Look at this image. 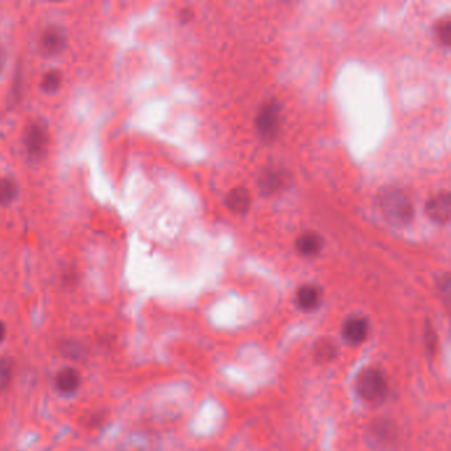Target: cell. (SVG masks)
Segmentation results:
<instances>
[{
  "mask_svg": "<svg viewBox=\"0 0 451 451\" xmlns=\"http://www.w3.org/2000/svg\"><path fill=\"white\" fill-rule=\"evenodd\" d=\"M380 207L385 217L396 225L409 224L415 215L412 201L402 189L385 191L381 195Z\"/></svg>",
  "mask_w": 451,
  "mask_h": 451,
  "instance_id": "1",
  "label": "cell"
},
{
  "mask_svg": "<svg viewBox=\"0 0 451 451\" xmlns=\"http://www.w3.org/2000/svg\"><path fill=\"white\" fill-rule=\"evenodd\" d=\"M386 380L378 369H368L361 375L356 388L361 397L367 401H380L386 393Z\"/></svg>",
  "mask_w": 451,
  "mask_h": 451,
  "instance_id": "2",
  "label": "cell"
},
{
  "mask_svg": "<svg viewBox=\"0 0 451 451\" xmlns=\"http://www.w3.org/2000/svg\"><path fill=\"white\" fill-rule=\"evenodd\" d=\"M281 122V108L275 101L265 104L257 117V130L262 139L273 141L278 131Z\"/></svg>",
  "mask_w": 451,
  "mask_h": 451,
  "instance_id": "3",
  "label": "cell"
},
{
  "mask_svg": "<svg viewBox=\"0 0 451 451\" xmlns=\"http://www.w3.org/2000/svg\"><path fill=\"white\" fill-rule=\"evenodd\" d=\"M49 142V135H48V128L41 124L36 122L32 124L31 126L25 130L24 134V146L27 148V152L32 158H43L44 152L47 151Z\"/></svg>",
  "mask_w": 451,
  "mask_h": 451,
  "instance_id": "4",
  "label": "cell"
},
{
  "mask_svg": "<svg viewBox=\"0 0 451 451\" xmlns=\"http://www.w3.org/2000/svg\"><path fill=\"white\" fill-rule=\"evenodd\" d=\"M426 213L434 221L446 224L450 220V195L442 192L429 200L426 204Z\"/></svg>",
  "mask_w": 451,
  "mask_h": 451,
  "instance_id": "5",
  "label": "cell"
},
{
  "mask_svg": "<svg viewBox=\"0 0 451 451\" xmlns=\"http://www.w3.org/2000/svg\"><path fill=\"white\" fill-rule=\"evenodd\" d=\"M81 384V376L74 368H64L56 376V386L65 395L74 393Z\"/></svg>",
  "mask_w": 451,
  "mask_h": 451,
  "instance_id": "6",
  "label": "cell"
},
{
  "mask_svg": "<svg viewBox=\"0 0 451 451\" xmlns=\"http://www.w3.org/2000/svg\"><path fill=\"white\" fill-rule=\"evenodd\" d=\"M286 181H288V178L284 171L268 170L259 178V188L264 194L270 195V194L277 192L278 189H281Z\"/></svg>",
  "mask_w": 451,
  "mask_h": 451,
  "instance_id": "7",
  "label": "cell"
},
{
  "mask_svg": "<svg viewBox=\"0 0 451 451\" xmlns=\"http://www.w3.org/2000/svg\"><path fill=\"white\" fill-rule=\"evenodd\" d=\"M368 332V323L364 318L354 316L344 325V338L351 343H360Z\"/></svg>",
  "mask_w": 451,
  "mask_h": 451,
  "instance_id": "8",
  "label": "cell"
},
{
  "mask_svg": "<svg viewBox=\"0 0 451 451\" xmlns=\"http://www.w3.org/2000/svg\"><path fill=\"white\" fill-rule=\"evenodd\" d=\"M227 205L235 213H245L251 207V195L245 188H235L227 196Z\"/></svg>",
  "mask_w": 451,
  "mask_h": 451,
  "instance_id": "9",
  "label": "cell"
},
{
  "mask_svg": "<svg viewBox=\"0 0 451 451\" xmlns=\"http://www.w3.org/2000/svg\"><path fill=\"white\" fill-rule=\"evenodd\" d=\"M41 45L48 54H58L65 45L64 32L57 27H49L43 35Z\"/></svg>",
  "mask_w": 451,
  "mask_h": 451,
  "instance_id": "10",
  "label": "cell"
},
{
  "mask_svg": "<svg viewBox=\"0 0 451 451\" xmlns=\"http://www.w3.org/2000/svg\"><path fill=\"white\" fill-rule=\"evenodd\" d=\"M323 248V238L316 233L308 232L297 240V249L303 255H315Z\"/></svg>",
  "mask_w": 451,
  "mask_h": 451,
  "instance_id": "11",
  "label": "cell"
},
{
  "mask_svg": "<svg viewBox=\"0 0 451 451\" xmlns=\"http://www.w3.org/2000/svg\"><path fill=\"white\" fill-rule=\"evenodd\" d=\"M297 301L303 310H314L322 301V291L314 285L302 286L297 294Z\"/></svg>",
  "mask_w": 451,
  "mask_h": 451,
  "instance_id": "12",
  "label": "cell"
},
{
  "mask_svg": "<svg viewBox=\"0 0 451 451\" xmlns=\"http://www.w3.org/2000/svg\"><path fill=\"white\" fill-rule=\"evenodd\" d=\"M18 184L12 179L1 178L0 179V204L1 205H10L14 203L18 196Z\"/></svg>",
  "mask_w": 451,
  "mask_h": 451,
  "instance_id": "13",
  "label": "cell"
},
{
  "mask_svg": "<svg viewBox=\"0 0 451 451\" xmlns=\"http://www.w3.org/2000/svg\"><path fill=\"white\" fill-rule=\"evenodd\" d=\"M435 35L438 41L445 45L449 47L451 44V19L448 18L442 19L438 21L437 28H435Z\"/></svg>",
  "mask_w": 451,
  "mask_h": 451,
  "instance_id": "14",
  "label": "cell"
},
{
  "mask_svg": "<svg viewBox=\"0 0 451 451\" xmlns=\"http://www.w3.org/2000/svg\"><path fill=\"white\" fill-rule=\"evenodd\" d=\"M61 73L58 71H51V72L45 73L43 77V82H41V88L43 91L47 93H54L58 91L60 85H61Z\"/></svg>",
  "mask_w": 451,
  "mask_h": 451,
  "instance_id": "15",
  "label": "cell"
},
{
  "mask_svg": "<svg viewBox=\"0 0 451 451\" xmlns=\"http://www.w3.org/2000/svg\"><path fill=\"white\" fill-rule=\"evenodd\" d=\"M12 376V362L8 358H0V392H3Z\"/></svg>",
  "mask_w": 451,
  "mask_h": 451,
  "instance_id": "16",
  "label": "cell"
},
{
  "mask_svg": "<svg viewBox=\"0 0 451 451\" xmlns=\"http://www.w3.org/2000/svg\"><path fill=\"white\" fill-rule=\"evenodd\" d=\"M335 354V349L334 347L329 343L322 344L319 345V349H318V356L322 358L323 360H327V359H331Z\"/></svg>",
  "mask_w": 451,
  "mask_h": 451,
  "instance_id": "17",
  "label": "cell"
},
{
  "mask_svg": "<svg viewBox=\"0 0 451 451\" xmlns=\"http://www.w3.org/2000/svg\"><path fill=\"white\" fill-rule=\"evenodd\" d=\"M5 334H7V329H5V325L3 322H0V342L4 340L5 338Z\"/></svg>",
  "mask_w": 451,
  "mask_h": 451,
  "instance_id": "18",
  "label": "cell"
},
{
  "mask_svg": "<svg viewBox=\"0 0 451 451\" xmlns=\"http://www.w3.org/2000/svg\"><path fill=\"white\" fill-rule=\"evenodd\" d=\"M192 15H194V14L191 12V10H184V11H183V20H184V21H188L189 19L192 18Z\"/></svg>",
  "mask_w": 451,
  "mask_h": 451,
  "instance_id": "19",
  "label": "cell"
},
{
  "mask_svg": "<svg viewBox=\"0 0 451 451\" xmlns=\"http://www.w3.org/2000/svg\"><path fill=\"white\" fill-rule=\"evenodd\" d=\"M3 64H4V52H3V49H1V47H0V69H1Z\"/></svg>",
  "mask_w": 451,
  "mask_h": 451,
  "instance_id": "20",
  "label": "cell"
}]
</instances>
